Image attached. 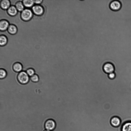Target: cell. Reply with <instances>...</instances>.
<instances>
[{"instance_id": "obj_1", "label": "cell", "mask_w": 131, "mask_h": 131, "mask_svg": "<svg viewBox=\"0 0 131 131\" xmlns=\"http://www.w3.org/2000/svg\"><path fill=\"white\" fill-rule=\"evenodd\" d=\"M17 79L18 82L20 84H25L29 82L30 78L26 72L22 71L18 73Z\"/></svg>"}, {"instance_id": "obj_2", "label": "cell", "mask_w": 131, "mask_h": 131, "mask_svg": "<svg viewBox=\"0 0 131 131\" xmlns=\"http://www.w3.org/2000/svg\"><path fill=\"white\" fill-rule=\"evenodd\" d=\"M121 2L118 0H114L111 1L109 5V8L114 11L119 10L122 8Z\"/></svg>"}, {"instance_id": "obj_3", "label": "cell", "mask_w": 131, "mask_h": 131, "mask_svg": "<svg viewBox=\"0 0 131 131\" xmlns=\"http://www.w3.org/2000/svg\"><path fill=\"white\" fill-rule=\"evenodd\" d=\"M103 69L104 73L108 74L114 72L115 70L114 65L110 62L104 63L103 66Z\"/></svg>"}, {"instance_id": "obj_4", "label": "cell", "mask_w": 131, "mask_h": 131, "mask_svg": "<svg viewBox=\"0 0 131 131\" xmlns=\"http://www.w3.org/2000/svg\"><path fill=\"white\" fill-rule=\"evenodd\" d=\"M33 15V13L30 10L26 9L22 12L21 17L23 20L27 21L30 20Z\"/></svg>"}, {"instance_id": "obj_5", "label": "cell", "mask_w": 131, "mask_h": 131, "mask_svg": "<svg viewBox=\"0 0 131 131\" xmlns=\"http://www.w3.org/2000/svg\"><path fill=\"white\" fill-rule=\"evenodd\" d=\"M56 124L55 121L53 119H49L45 122L44 127L46 129L50 131L54 130L55 129Z\"/></svg>"}, {"instance_id": "obj_6", "label": "cell", "mask_w": 131, "mask_h": 131, "mask_svg": "<svg viewBox=\"0 0 131 131\" xmlns=\"http://www.w3.org/2000/svg\"><path fill=\"white\" fill-rule=\"evenodd\" d=\"M121 120L120 118L117 116L112 117L110 120L111 125L115 128L119 127L121 125Z\"/></svg>"}, {"instance_id": "obj_7", "label": "cell", "mask_w": 131, "mask_h": 131, "mask_svg": "<svg viewBox=\"0 0 131 131\" xmlns=\"http://www.w3.org/2000/svg\"><path fill=\"white\" fill-rule=\"evenodd\" d=\"M32 10L34 14L37 16H40L42 15L44 11L42 6L38 5H36L33 6Z\"/></svg>"}, {"instance_id": "obj_8", "label": "cell", "mask_w": 131, "mask_h": 131, "mask_svg": "<svg viewBox=\"0 0 131 131\" xmlns=\"http://www.w3.org/2000/svg\"><path fill=\"white\" fill-rule=\"evenodd\" d=\"M121 131H131V121L124 123L121 126Z\"/></svg>"}, {"instance_id": "obj_9", "label": "cell", "mask_w": 131, "mask_h": 131, "mask_svg": "<svg viewBox=\"0 0 131 131\" xmlns=\"http://www.w3.org/2000/svg\"><path fill=\"white\" fill-rule=\"evenodd\" d=\"M12 68L15 72L19 73L22 71L23 66L20 63L17 62L13 64Z\"/></svg>"}, {"instance_id": "obj_10", "label": "cell", "mask_w": 131, "mask_h": 131, "mask_svg": "<svg viewBox=\"0 0 131 131\" xmlns=\"http://www.w3.org/2000/svg\"><path fill=\"white\" fill-rule=\"evenodd\" d=\"M9 24L8 22L5 20H1L0 22V29L1 31H4L8 29Z\"/></svg>"}, {"instance_id": "obj_11", "label": "cell", "mask_w": 131, "mask_h": 131, "mask_svg": "<svg viewBox=\"0 0 131 131\" xmlns=\"http://www.w3.org/2000/svg\"><path fill=\"white\" fill-rule=\"evenodd\" d=\"M7 12L9 15L11 16H15L17 14V10L15 6H11L8 9Z\"/></svg>"}, {"instance_id": "obj_12", "label": "cell", "mask_w": 131, "mask_h": 131, "mask_svg": "<svg viewBox=\"0 0 131 131\" xmlns=\"http://www.w3.org/2000/svg\"><path fill=\"white\" fill-rule=\"evenodd\" d=\"M10 3L8 0H3L0 3L1 8L4 10H6L10 7Z\"/></svg>"}, {"instance_id": "obj_13", "label": "cell", "mask_w": 131, "mask_h": 131, "mask_svg": "<svg viewBox=\"0 0 131 131\" xmlns=\"http://www.w3.org/2000/svg\"><path fill=\"white\" fill-rule=\"evenodd\" d=\"M8 31L10 34H15L17 32V29L15 25L12 24L9 26L8 28Z\"/></svg>"}, {"instance_id": "obj_14", "label": "cell", "mask_w": 131, "mask_h": 131, "mask_svg": "<svg viewBox=\"0 0 131 131\" xmlns=\"http://www.w3.org/2000/svg\"><path fill=\"white\" fill-rule=\"evenodd\" d=\"M22 2L24 6L27 8L31 7L34 3V0H24Z\"/></svg>"}, {"instance_id": "obj_15", "label": "cell", "mask_w": 131, "mask_h": 131, "mask_svg": "<svg viewBox=\"0 0 131 131\" xmlns=\"http://www.w3.org/2000/svg\"><path fill=\"white\" fill-rule=\"evenodd\" d=\"M15 7L17 11L19 12H22L24 9V6L22 2L19 1L16 3Z\"/></svg>"}, {"instance_id": "obj_16", "label": "cell", "mask_w": 131, "mask_h": 131, "mask_svg": "<svg viewBox=\"0 0 131 131\" xmlns=\"http://www.w3.org/2000/svg\"><path fill=\"white\" fill-rule=\"evenodd\" d=\"M7 42V39L6 37L3 35H1L0 36V45L3 46L5 45Z\"/></svg>"}, {"instance_id": "obj_17", "label": "cell", "mask_w": 131, "mask_h": 131, "mask_svg": "<svg viewBox=\"0 0 131 131\" xmlns=\"http://www.w3.org/2000/svg\"><path fill=\"white\" fill-rule=\"evenodd\" d=\"M7 73L6 71L3 68H1L0 70V78L3 79L7 76Z\"/></svg>"}, {"instance_id": "obj_18", "label": "cell", "mask_w": 131, "mask_h": 131, "mask_svg": "<svg viewBox=\"0 0 131 131\" xmlns=\"http://www.w3.org/2000/svg\"><path fill=\"white\" fill-rule=\"evenodd\" d=\"M26 72L30 77H31L35 74L34 69L32 68L28 69Z\"/></svg>"}, {"instance_id": "obj_19", "label": "cell", "mask_w": 131, "mask_h": 131, "mask_svg": "<svg viewBox=\"0 0 131 131\" xmlns=\"http://www.w3.org/2000/svg\"><path fill=\"white\" fill-rule=\"evenodd\" d=\"M30 79L31 81L34 82H38L39 80L38 76L36 74H35L33 76L30 77Z\"/></svg>"}, {"instance_id": "obj_20", "label": "cell", "mask_w": 131, "mask_h": 131, "mask_svg": "<svg viewBox=\"0 0 131 131\" xmlns=\"http://www.w3.org/2000/svg\"><path fill=\"white\" fill-rule=\"evenodd\" d=\"M108 77L110 79H114L116 77L115 74L114 72L108 74Z\"/></svg>"}, {"instance_id": "obj_21", "label": "cell", "mask_w": 131, "mask_h": 131, "mask_svg": "<svg viewBox=\"0 0 131 131\" xmlns=\"http://www.w3.org/2000/svg\"><path fill=\"white\" fill-rule=\"evenodd\" d=\"M34 3H35L36 4H39L41 3L43 1L42 0H34Z\"/></svg>"}, {"instance_id": "obj_22", "label": "cell", "mask_w": 131, "mask_h": 131, "mask_svg": "<svg viewBox=\"0 0 131 131\" xmlns=\"http://www.w3.org/2000/svg\"><path fill=\"white\" fill-rule=\"evenodd\" d=\"M44 131H51L48 130L46 129V130H44Z\"/></svg>"}]
</instances>
